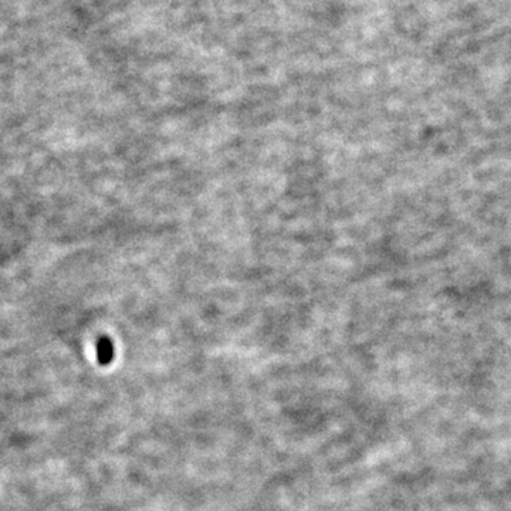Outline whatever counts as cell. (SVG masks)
I'll use <instances>...</instances> for the list:
<instances>
[{
  "instance_id": "6da1fadb",
  "label": "cell",
  "mask_w": 511,
  "mask_h": 511,
  "mask_svg": "<svg viewBox=\"0 0 511 511\" xmlns=\"http://www.w3.org/2000/svg\"><path fill=\"white\" fill-rule=\"evenodd\" d=\"M97 352H98L100 362H102L104 365L108 364L112 359V357H114V348H112V345H111V343L108 340H101L98 343Z\"/></svg>"
}]
</instances>
